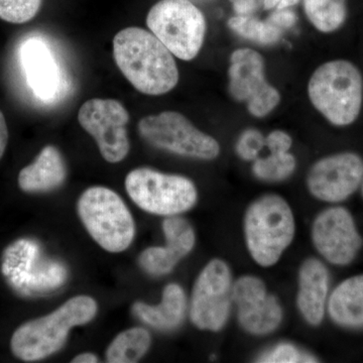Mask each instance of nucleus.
I'll list each match as a JSON object with an SVG mask.
<instances>
[{
	"label": "nucleus",
	"instance_id": "nucleus-14",
	"mask_svg": "<svg viewBox=\"0 0 363 363\" xmlns=\"http://www.w3.org/2000/svg\"><path fill=\"white\" fill-rule=\"evenodd\" d=\"M363 180V160L353 152L323 157L308 172V191L320 201L338 203L352 195Z\"/></svg>",
	"mask_w": 363,
	"mask_h": 363
},
{
	"label": "nucleus",
	"instance_id": "nucleus-5",
	"mask_svg": "<svg viewBox=\"0 0 363 363\" xmlns=\"http://www.w3.org/2000/svg\"><path fill=\"white\" fill-rule=\"evenodd\" d=\"M78 214L88 233L106 252H123L135 240L133 215L111 189L88 188L78 200Z\"/></svg>",
	"mask_w": 363,
	"mask_h": 363
},
{
	"label": "nucleus",
	"instance_id": "nucleus-31",
	"mask_svg": "<svg viewBox=\"0 0 363 363\" xmlns=\"http://www.w3.org/2000/svg\"><path fill=\"white\" fill-rule=\"evenodd\" d=\"M7 143H9V128H7L6 117L0 111V160L6 152Z\"/></svg>",
	"mask_w": 363,
	"mask_h": 363
},
{
	"label": "nucleus",
	"instance_id": "nucleus-24",
	"mask_svg": "<svg viewBox=\"0 0 363 363\" xmlns=\"http://www.w3.org/2000/svg\"><path fill=\"white\" fill-rule=\"evenodd\" d=\"M297 160L290 152H269V156L259 157L252 164V174L257 180L267 183L286 181L295 173Z\"/></svg>",
	"mask_w": 363,
	"mask_h": 363
},
{
	"label": "nucleus",
	"instance_id": "nucleus-21",
	"mask_svg": "<svg viewBox=\"0 0 363 363\" xmlns=\"http://www.w3.org/2000/svg\"><path fill=\"white\" fill-rule=\"evenodd\" d=\"M152 345V336L142 327L121 332L108 346L107 362L111 363L138 362L145 357Z\"/></svg>",
	"mask_w": 363,
	"mask_h": 363
},
{
	"label": "nucleus",
	"instance_id": "nucleus-7",
	"mask_svg": "<svg viewBox=\"0 0 363 363\" xmlns=\"http://www.w3.org/2000/svg\"><path fill=\"white\" fill-rule=\"evenodd\" d=\"M147 25L174 57L183 61L197 57L206 35L204 14L190 0H161L150 9Z\"/></svg>",
	"mask_w": 363,
	"mask_h": 363
},
{
	"label": "nucleus",
	"instance_id": "nucleus-4",
	"mask_svg": "<svg viewBox=\"0 0 363 363\" xmlns=\"http://www.w3.org/2000/svg\"><path fill=\"white\" fill-rule=\"evenodd\" d=\"M308 96L313 106L337 126L350 125L362 111V73L350 62L335 60L316 69L308 83Z\"/></svg>",
	"mask_w": 363,
	"mask_h": 363
},
{
	"label": "nucleus",
	"instance_id": "nucleus-30",
	"mask_svg": "<svg viewBox=\"0 0 363 363\" xmlns=\"http://www.w3.org/2000/svg\"><path fill=\"white\" fill-rule=\"evenodd\" d=\"M267 21L281 30H285L295 26L297 23V16L290 9H279V11H274Z\"/></svg>",
	"mask_w": 363,
	"mask_h": 363
},
{
	"label": "nucleus",
	"instance_id": "nucleus-13",
	"mask_svg": "<svg viewBox=\"0 0 363 363\" xmlns=\"http://www.w3.org/2000/svg\"><path fill=\"white\" fill-rule=\"evenodd\" d=\"M311 238L318 253L335 266L350 264L362 247L354 220L343 207L320 212L313 221Z\"/></svg>",
	"mask_w": 363,
	"mask_h": 363
},
{
	"label": "nucleus",
	"instance_id": "nucleus-17",
	"mask_svg": "<svg viewBox=\"0 0 363 363\" xmlns=\"http://www.w3.org/2000/svg\"><path fill=\"white\" fill-rule=\"evenodd\" d=\"M329 272L317 259H307L298 272V292L296 303L304 321L312 327L321 325L328 305Z\"/></svg>",
	"mask_w": 363,
	"mask_h": 363
},
{
	"label": "nucleus",
	"instance_id": "nucleus-18",
	"mask_svg": "<svg viewBox=\"0 0 363 363\" xmlns=\"http://www.w3.org/2000/svg\"><path fill=\"white\" fill-rule=\"evenodd\" d=\"M66 176V164L61 152L57 147L47 145L32 164L21 169L18 186L28 193L48 192L59 188Z\"/></svg>",
	"mask_w": 363,
	"mask_h": 363
},
{
	"label": "nucleus",
	"instance_id": "nucleus-12",
	"mask_svg": "<svg viewBox=\"0 0 363 363\" xmlns=\"http://www.w3.org/2000/svg\"><path fill=\"white\" fill-rule=\"evenodd\" d=\"M233 301L238 323L250 335H269L283 323V306L259 277L245 274L235 279Z\"/></svg>",
	"mask_w": 363,
	"mask_h": 363
},
{
	"label": "nucleus",
	"instance_id": "nucleus-22",
	"mask_svg": "<svg viewBox=\"0 0 363 363\" xmlns=\"http://www.w3.org/2000/svg\"><path fill=\"white\" fill-rule=\"evenodd\" d=\"M306 16L322 33H332L343 25L346 18L344 0H304Z\"/></svg>",
	"mask_w": 363,
	"mask_h": 363
},
{
	"label": "nucleus",
	"instance_id": "nucleus-6",
	"mask_svg": "<svg viewBox=\"0 0 363 363\" xmlns=\"http://www.w3.org/2000/svg\"><path fill=\"white\" fill-rule=\"evenodd\" d=\"M130 199L143 211L159 216H176L192 209L198 200L195 184L187 177L138 168L125 178Z\"/></svg>",
	"mask_w": 363,
	"mask_h": 363
},
{
	"label": "nucleus",
	"instance_id": "nucleus-2",
	"mask_svg": "<svg viewBox=\"0 0 363 363\" xmlns=\"http://www.w3.org/2000/svg\"><path fill=\"white\" fill-rule=\"evenodd\" d=\"M243 235L247 252L257 266H276L295 240L292 207L281 196H260L245 210Z\"/></svg>",
	"mask_w": 363,
	"mask_h": 363
},
{
	"label": "nucleus",
	"instance_id": "nucleus-25",
	"mask_svg": "<svg viewBox=\"0 0 363 363\" xmlns=\"http://www.w3.org/2000/svg\"><path fill=\"white\" fill-rule=\"evenodd\" d=\"M42 0H0V20L25 23L39 13Z\"/></svg>",
	"mask_w": 363,
	"mask_h": 363
},
{
	"label": "nucleus",
	"instance_id": "nucleus-20",
	"mask_svg": "<svg viewBox=\"0 0 363 363\" xmlns=\"http://www.w3.org/2000/svg\"><path fill=\"white\" fill-rule=\"evenodd\" d=\"M327 311L339 326L363 328V274L336 286L329 297Z\"/></svg>",
	"mask_w": 363,
	"mask_h": 363
},
{
	"label": "nucleus",
	"instance_id": "nucleus-19",
	"mask_svg": "<svg viewBox=\"0 0 363 363\" xmlns=\"http://www.w3.org/2000/svg\"><path fill=\"white\" fill-rule=\"evenodd\" d=\"M133 310L135 316L157 330H175L185 319L187 298L180 285L169 284L162 291L161 304L152 306L138 302Z\"/></svg>",
	"mask_w": 363,
	"mask_h": 363
},
{
	"label": "nucleus",
	"instance_id": "nucleus-11",
	"mask_svg": "<svg viewBox=\"0 0 363 363\" xmlns=\"http://www.w3.org/2000/svg\"><path fill=\"white\" fill-rule=\"evenodd\" d=\"M80 125L97 143L105 161L116 164L130 152L128 125L130 113L121 102L114 99L88 100L78 112Z\"/></svg>",
	"mask_w": 363,
	"mask_h": 363
},
{
	"label": "nucleus",
	"instance_id": "nucleus-32",
	"mask_svg": "<svg viewBox=\"0 0 363 363\" xmlns=\"http://www.w3.org/2000/svg\"><path fill=\"white\" fill-rule=\"evenodd\" d=\"M98 362H99V360H98L96 355L91 352L81 353V354L77 355V357L72 359V362L73 363H95Z\"/></svg>",
	"mask_w": 363,
	"mask_h": 363
},
{
	"label": "nucleus",
	"instance_id": "nucleus-16",
	"mask_svg": "<svg viewBox=\"0 0 363 363\" xmlns=\"http://www.w3.org/2000/svg\"><path fill=\"white\" fill-rule=\"evenodd\" d=\"M21 65L35 96L45 102L56 101L65 90V79L58 62L44 40L33 38L21 50Z\"/></svg>",
	"mask_w": 363,
	"mask_h": 363
},
{
	"label": "nucleus",
	"instance_id": "nucleus-1",
	"mask_svg": "<svg viewBox=\"0 0 363 363\" xmlns=\"http://www.w3.org/2000/svg\"><path fill=\"white\" fill-rule=\"evenodd\" d=\"M113 56L124 77L143 94H166L178 84L174 55L152 32L124 28L114 37Z\"/></svg>",
	"mask_w": 363,
	"mask_h": 363
},
{
	"label": "nucleus",
	"instance_id": "nucleus-10",
	"mask_svg": "<svg viewBox=\"0 0 363 363\" xmlns=\"http://www.w3.org/2000/svg\"><path fill=\"white\" fill-rule=\"evenodd\" d=\"M228 77L231 96L245 102L255 117L267 116L281 102L278 89L267 82L264 57L255 50L242 48L231 54Z\"/></svg>",
	"mask_w": 363,
	"mask_h": 363
},
{
	"label": "nucleus",
	"instance_id": "nucleus-9",
	"mask_svg": "<svg viewBox=\"0 0 363 363\" xmlns=\"http://www.w3.org/2000/svg\"><path fill=\"white\" fill-rule=\"evenodd\" d=\"M234 279L225 260L214 259L198 274L191 294L189 315L202 331L219 332L226 326L233 309Z\"/></svg>",
	"mask_w": 363,
	"mask_h": 363
},
{
	"label": "nucleus",
	"instance_id": "nucleus-33",
	"mask_svg": "<svg viewBox=\"0 0 363 363\" xmlns=\"http://www.w3.org/2000/svg\"><path fill=\"white\" fill-rule=\"evenodd\" d=\"M362 193H363V187H362Z\"/></svg>",
	"mask_w": 363,
	"mask_h": 363
},
{
	"label": "nucleus",
	"instance_id": "nucleus-3",
	"mask_svg": "<svg viewBox=\"0 0 363 363\" xmlns=\"http://www.w3.org/2000/svg\"><path fill=\"white\" fill-rule=\"evenodd\" d=\"M97 311L94 298L76 296L51 314L18 327L11 337V351L23 362L51 357L64 347L74 327L89 323Z\"/></svg>",
	"mask_w": 363,
	"mask_h": 363
},
{
	"label": "nucleus",
	"instance_id": "nucleus-26",
	"mask_svg": "<svg viewBox=\"0 0 363 363\" xmlns=\"http://www.w3.org/2000/svg\"><path fill=\"white\" fill-rule=\"evenodd\" d=\"M262 363H311L317 362L316 357L298 348L293 343L281 342L272 346L257 357Z\"/></svg>",
	"mask_w": 363,
	"mask_h": 363
},
{
	"label": "nucleus",
	"instance_id": "nucleus-28",
	"mask_svg": "<svg viewBox=\"0 0 363 363\" xmlns=\"http://www.w3.org/2000/svg\"><path fill=\"white\" fill-rule=\"evenodd\" d=\"M300 0H230L238 16H253L260 11L290 9Z\"/></svg>",
	"mask_w": 363,
	"mask_h": 363
},
{
	"label": "nucleus",
	"instance_id": "nucleus-15",
	"mask_svg": "<svg viewBox=\"0 0 363 363\" xmlns=\"http://www.w3.org/2000/svg\"><path fill=\"white\" fill-rule=\"evenodd\" d=\"M162 231L166 245L147 248L138 259L140 266L150 276H166L173 272L180 260L190 255L195 247L194 228L180 215L166 217L162 221Z\"/></svg>",
	"mask_w": 363,
	"mask_h": 363
},
{
	"label": "nucleus",
	"instance_id": "nucleus-27",
	"mask_svg": "<svg viewBox=\"0 0 363 363\" xmlns=\"http://www.w3.org/2000/svg\"><path fill=\"white\" fill-rule=\"evenodd\" d=\"M266 147V138L255 128H247L238 136L235 152L242 161L255 162Z\"/></svg>",
	"mask_w": 363,
	"mask_h": 363
},
{
	"label": "nucleus",
	"instance_id": "nucleus-23",
	"mask_svg": "<svg viewBox=\"0 0 363 363\" xmlns=\"http://www.w3.org/2000/svg\"><path fill=\"white\" fill-rule=\"evenodd\" d=\"M227 25L233 33L243 39L264 45L277 44L284 33L283 30L269 21H260L253 16H233Z\"/></svg>",
	"mask_w": 363,
	"mask_h": 363
},
{
	"label": "nucleus",
	"instance_id": "nucleus-8",
	"mask_svg": "<svg viewBox=\"0 0 363 363\" xmlns=\"http://www.w3.org/2000/svg\"><path fill=\"white\" fill-rule=\"evenodd\" d=\"M143 140L157 149L178 156L212 161L220 155V145L176 111H164L143 117L138 123Z\"/></svg>",
	"mask_w": 363,
	"mask_h": 363
},
{
	"label": "nucleus",
	"instance_id": "nucleus-29",
	"mask_svg": "<svg viewBox=\"0 0 363 363\" xmlns=\"http://www.w3.org/2000/svg\"><path fill=\"white\" fill-rule=\"evenodd\" d=\"M293 140L288 133L274 130L266 138V147L269 152H290Z\"/></svg>",
	"mask_w": 363,
	"mask_h": 363
}]
</instances>
